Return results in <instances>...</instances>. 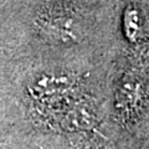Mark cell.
<instances>
[{
	"label": "cell",
	"mask_w": 149,
	"mask_h": 149,
	"mask_svg": "<svg viewBox=\"0 0 149 149\" xmlns=\"http://www.w3.org/2000/svg\"><path fill=\"white\" fill-rule=\"evenodd\" d=\"M122 27H123V35L129 42H137L142 34V16L139 10L129 5L124 9L123 16H122Z\"/></svg>",
	"instance_id": "5"
},
{
	"label": "cell",
	"mask_w": 149,
	"mask_h": 149,
	"mask_svg": "<svg viewBox=\"0 0 149 149\" xmlns=\"http://www.w3.org/2000/svg\"><path fill=\"white\" fill-rule=\"evenodd\" d=\"M74 80L66 73H44L30 85V93L35 100L54 102L72 91Z\"/></svg>",
	"instance_id": "3"
},
{
	"label": "cell",
	"mask_w": 149,
	"mask_h": 149,
	"mask_svg": "<svg viewBox=\"0 0 149 149\" xmlns=\"http://www.w3.org/2000/svg\"><path fill=\"white\" fill-rule=\"evenodd\" d=\"M98 122V112L96 106L88 101H77L70 107L66 114L68 127L76 129H91Z\"/></svg>",
	"instance_id": "4"
},
{
	"label": "cell",
	"mask_w": 149,
	"mask_h": 149,
	"mask_svg": "<svg viewBox=\"0 0 149 149\" xmlns=\"http://www.w3.org/2000/svg\"><path fill=\"white\" fill-rule=\"evenodd\" d=\"M40 30L49 39L62 44H71L81 37V25L72 14L54 11L41 16L39 20Z\"/></svg>",
	"instance_id": "2"
},
{
	"label": "cell",
	"mask_w": 149,
	"mask_h": 149,
	"mask_svg": "<svg viewBox=\"0 0 149 149\" xmlns=\"http://www.w3.org/2000/svg\"><path fill=\"white\" fill-rule=\"evenodd\" d=\"M146 83L137 73L129 72L122 76L116 88V109L123 119L134 117L146 101Z\"/></svg>",
	"instance_id": "1"
}]
</instances>
